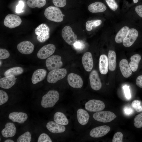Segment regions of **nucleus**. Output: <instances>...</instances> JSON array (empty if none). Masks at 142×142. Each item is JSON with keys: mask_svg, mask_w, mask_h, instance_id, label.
<instances>
[{"mask_svg": "<svg viewBox=\"0 0 142 142\" xmlns=\"http://www.w3.org/2000/svg\"><path fill=\"white\" fill-rule=\"evenodd\" d=\"M132 108L138 112L142 111V106L141 105V102L138 100H135L131 103Z\"/></svg>", "mask_w": 142, "mask_h": 142, "instance_id": "obj_36", "label": "nucleus"}, {"mask_svg": "<svg viewBox=\"0 0 142 142\" xmlns=\"http://www.w3.org/2000/svg\"><path fill=\"white\" fill-rule=\"evenodd\" d=\"M129 29V28L126 26L122 27L117 33L115 36V42L118 43L123 42V39L125 37Z\"/></svg>", "mask_w": 142, "mask_h": 142, "instance_id": "obj_29", "label": "nucleus"}, {"mask_svg": "<svg viewBox=\"0 0 142 142\" xmlns=\"http://www.w3.org/2000/svg\"><path fill=\"white\" fill-rule=\"evenodd\" d=\"M47 73V71L44 69H38L35 70L33 73L31 78L33 84H36L43 80Z\"/></svg>", "mask_w": 142, "mask_h": 142, "instance_id": "obj_23", "label": "nucleus"}, {"mask_svg": "<svg viewBox=\"0 0 142 142\" xmlns=\"http://www.w3.org/2000/svg\"><path fill=\"white\" fill-rule=\"evenodd\" d=\"M17 78L14 75H9L0 79V87L5 89H8L14 85Z\"/></svg>", "mask_w": 142, "mask_h": 142, "instance_id": "obj_17", "label": "nucleus"}, {"mask_svg": "<svg viewBox=\"0 0 142 142\" xmlns=\"http://www.w3.org/2000/svg\"><path fill=\"white\" fill-rule=\"evenodd\" d=\"M56 48L54 45L49 44L43 46L38 52L37 55L41 59H45L49 57L55 52Z\"/></svg>", "mask_w": 142, "mask_h": 142, "instance_id": "obj_10", "label": "nucleus"}, {"mask_svg": "<svg viewBox=\"0 0 142 142\" xmlns=\"http://www.w3.org/2000/svg\"><path fill=\"white\" fill-rule=\"evenodd\" d=\"M134 125L137 128L142 127V113L136 115L134 118Z\"/></svg>", "mask_w": 142, "mask_h": 142, "instance_id": "obj_34", "label": "nucleus"}, {"mask_svg": "<svg viewBox=\"0 0 142 142\" xmlns=\"http://www.w3.org/2000/svg\"><path fill=\"white\" fill-rule=\"evenodd\" d=\"M102 23L100 20L95 19L89 20L86 23V28L88 31H91L93 27H96L100 26Z\"/></svg>", "mask_w": 142, "mask_h": 142, "instance_id": "obj_32", "label": "nucleus"}, {"mask_svg": "<svg viewBox=\"0 0 142 142\" xmlns=\"http://www.w3.org/2000/svg\"><path fill=\"white\" fill-rule=\"evenodd\" d=\"M44 15L48 19L57 22L62 21L64 16L59 8L57 7L52 6H49L46 9Z\"/></svg>", "mask_w": 142, "mask_h": 142, "instance_id": "obj_2", "label": "nucleus"}, {"mask_svg": "<svg viewBox=\"0 0 142 142\" xmlns=\"http://www.w3.org/2000/svg\"><path fill=\"white\" fill-rule=\"evenodd\" d=\"M126 98L128 99L131 98V95L129 86L127 85H124L123 88Z\"/></svg>", "mask_w": 142, "mask_h": 142, "instance_id": "obj_44", "label": "nucleus"}, {"mask_svg": "<svg viewBox=\"0 0 142 142\" xmlns=\"http://www.w3.org/2000/svg\"><path fill=\"white\" fill-rule=\"evenodd\" d=\"M89 79L91 88L95 90H98L102 87V84L97 71L93 70L90 73Z\"/></svg>", "mask_w": 142, "mask_h": 142, "instance_id": "obj_12", "label": "nucleus"}, {"mask_svg": "<svg viewBox=\"0 0 142 142\" xmlns=\"http://www.w3.org/2000/svg\"><path fill=\"white\" fill-rule=\"evenodd\" d=\"M124 113L126 115H130L132 114L134 112L133 110L130 107L125 106L123 109Z\"/></svg>", "mask_w": 142, "mask_h": 142, "instance_id": "obj_45", "label": "nucleus"}, {"mask_svg": "<svg viewBox=\"0 0 142 142\" xmlns=\"http://www.w3.org/2000/svg\"><path fill=\"white\" fill-rule=\"evenodd\" d=\"M46 127L49 131L53 133H62L64 132L66 129L64 125L59 124L53 121L48 122Z\"/></svg>", "mask_w": 142, "mask_h": 142, "instance_id": "obj_18", "label": "nucleus"}, {"mask_svg": "<svg viewBox=\"0 0 142 142\" xmlns=\"http://www.w3.org/2000/svg\"><path fill=\"white\" fill-rule=\"evenodd\" d=\"M45 64L49 71L60 68L63 65L61 57L58 55H53L49 57L46 60Z\"/></svg>", "mask_w": 142, "mask_h": 142, "instance_id": "obj_7", "label": "nucleus"}, {"mask_svg": "<svg viewBox=\"0 0 142 142\" xmlns=\"http://www.w3.org/2000/svg\"><path fill=\"white\" fill-rule=\"evenodd\" d=\"M77 117L79 123L82 125H85L88 123L90 116L86 110L80 108L77 110Z\"/></svg>", "mask_w": 142, "mask_h": 142, "instance_id": "obj_24", "label": "nucleus"}, {"mask_svg": "<svg viewBox=\"0 0 142 142\" xmlns=\"http://www.w3.org/2000/svg\"><path fill=\"white\" fill-rule=\"evenodd\" d=\"M110 130L109 126L104 125L99 126L92 129L90 131V136L94 138L102 137L107 134Z\"/></svg>", "mask_w": 142, "mask_h": 142, "instance_id": "obj_14", "label": "nucleus"}, {"mask_svg": "<svg viewBox=\"0 0 142 142\" xmlns=\"http://www.w3.org/2000/svg\"><path fill=\"white\" fill-rule=\"evenodd\" d=\"M4 142H14V141L13 140H10V139H7L5 140L4 141Z\"/></svg>", "mask_w": 142, "mask_h": 142, "instance_id": "obj_48", "label": "nucleus"}, {"mask_svg": "<svg viewBox=\"0 0 142 142\" xmlns=\"http://www.w3.org/2000/svg\"><path fill=\"white\" fill-rule=\"evenodd\" d=\"M62 36L65 41L68 44L73 45L77 40V35L69 26L64 27L62 31Z\"/></svg>", "mask_w": 142, "mask_h": 142, "instance_id": "obj_6", "label": "nucleus"}, {"mask_svg": "<svg viewBox=\"0 0 142 142\" xmlns=\"http://www.w3.org/2000/svg\"><path fill=\"white\" fill-rule=\"evenodd\" d=\"M106 9V6L103 3L99 2L92 3L88 7L89 11L93 13L103 12Z\"/></svg>", "mask_w": 142, "mask_h": 142, "instance_id": "obj_25", "label": "nucleus"}, {"mask_svg": "<svg viewBox=\"0 0 142 142\" xmlns=\"http://www.w3.org/2000/svg\"><path fill=\"white\" fill-rule=\"evenodd\" d=\"M99 67L100 73L105 75L108 72L109 64L108 58L105 54L101 55L99 58Z\"/></svg>", "mask_w": 142, "mask_h": 142, "instance_id": "obj_22", "label": "nucleus"}, {"mask_svg": "<svg viewBox=\"0 0 142 142\" xmlns=\"http://www.w3.org/2000/svg\"><path fill=\"white\" fill-rule=\"evenodd\" d=\"M5 126V128L1 131L2 136L5 138L14 136L16 132L15 125L12 123H7Z\"/></svg>", "mask_w": 142, "mask_h": 142, "instance_id": "obj_20", "label": "nucleus"}, {"mask_svg": "<svg viewBox=\"0 0 142 142\" xmlns=\"http://www.w3.org/2000/svg\"><path fill=\"white\" fill-rule=\"evenodd\" d=\"M59 98V94L57 91L49 90L42 97L41 105L44 108L52 107L58 101Z\"/></svg>", "mask_w": 142, "mask_h": 142, "instance_id": "obj_1", "label": "nucleus"}, {"mask_svg": "<svg viewBox=\"0 0 142 142\" xmlns=\"http://www.w3.org/2000/svg\"><path fill=\"white\" fill-rule=\"evenodd\" d=\"M10 56L9 52L6 49L0 48V59H5L8 58Z\"/></svg>", "mask_w": 142, "mask_h": 142, "instance_id": "obj_41", "label": "nucleus"}, {"mask_svg": "<svg viewBox=\"0 0 142 142\" xmlns=\"http://www.w3.org/2000/svg\"><path fill=\"white\" fill-rule=\"evenodd\" d=\"M67 79L69 84L73 88H80L83 85L82 78L80 76L76 74L70 73L68 76Z\"/></svg>", "mask_w": 142, "mask_h": 142, "instance_id": "obj_13", "label": "nucleus"}, {"mask_svg": "<svg viewBox=\"0 0 142 142\" xmlns=\"http://www.w3.org/2000/svg\"><path fill=\"white\" fill-rule=\"evenodd\" d=\"M73 45L75 50L79 51L83 50L85 47V44L84 42L81 40H77Z\"/></svg>", "mask_w": 142, "mask_h": 142, "instance_id": "obj_35", "label": "nucleus"}, {"mask_svg": "<svg viewBox=\"0 0 142 142\" xmlns=\"http://www.w3.org/2000/svg\"><path fill=\"white\" fill-rule=\"evenodd\" d=\"M116 116L113 112L109 111H99L93 115V117L96 120L102 123L109 122L114 120Z\"/></svg>", "mask_w": 142, "mask_h": 142, "instance_id": "obj_5", "label": "nucleus"}, {"mask_svg": "<svg viewBox=\"0 0 142 142\" xmlns=\"http://www.w3.org/2000/svg\"><path fill=\"white\" fill-rule=\"evenodd\" d=\"M67 71L65 68H59L50 71L47 78L48 82L55 83L58 81L64 78L66 75Z\"/></svg>", "mask_w": 142, "mask_h": 142, "instance_id": "obj_4", "label": "nucleus"}, {"mask_svg": "<svg viewBox=\"0 0 142 142\" xmlns=\"http://www.w3.org/2000/svg\"><path fill=\"white\" fill-rule=\"evenodd\" d=\"M24 6V2L22 1H19L18 4L16 7V12L17 13L22 12Z\"/></svg>", "mask_w": 142, "mask_h": 142, "instance_id": "obj_43", "label": "nucleus"}, {"mask_svg": "<svg viewBox=\"0 0 142 142\" xmlns=\"http://www.w3.org/2000/svg\"><path fill=\"white\" fill-rule=\"evenodd\" d=\"M138 36V32L136 29L134 28L129 29L123 41V45L126 47L131 46L136 40Z\"/></svg>", "mask_w": 142, "mask_h": 142, "instance_id": "obj_11", "label": "nucleus"}, {"mask_svg": "<svg viewBox=\"0 0 142 142\" xmlns=\"http://www.w3.org/2000/svg\"><path fill=\"white\" fill-rule=\"evenodd\" d=\"M46 3V0H28L27 2L28 6L32 8L42 7L45 5Z\"/></svg>", "mask_w": 142, "mask_h": 142, "instance_id": "obj_31", "label": "nucleus"}, {"mask_svg": "<svg viewBox=\"0 0 142 142\" xmlns=\"http://www.w3.org/2000/svg\"><path fill=\"white\" fill-rule=\"evenodd\" d=\"M141 59V55L138 54H135L131 56L130 58L131 61L129 64L132 72H135L137 70Z\"/></svg>", "mask_w": 142, "mask_h": 142, "instance_id": "obj_28", "label": "nucleus"}, {"mask_svg": "<svg viewBox=\"0 0 142 142\" xmlns=\"http://www.w3.org/2000/svg\"><path fill=\"white\" fill-rule=\"evenodd\" d=\"M108 59L109 69L110 71H114L116 69V55L114 51L113 50L109 51Z\"/></svg>", "mask_w": 142, "mask_h": 142, "instance_id": "obj_26", "label": "nucleus"}, {"mask_svg": "<svg viewBox=\"0 0 142 142\" xmlns=\"http://www.w3.org/2000/svg\"><path fill=\"white\" fill-rule=\"evenodd\" d=\"M135 10L138 14L142 18V5L137 6L135 8Z\"/></svg>", "mask_w": 142, "mask_h": 142, "instance_id": "obj_46", "label": "nucleus"}, {"mask_svg": "<svg viewBox=\"0 0 142 142\" xmlns=\"http://www.w3.org/2000/svg\"><path fill=\"white\" fill-rule=\"evenodd\" d=\"M119 66L121 73L124 77L128 78L131 76L132 73V71L126 59L121 60L119 62Z\"/></svg>", "mask_w": 142, "mask_h": 142, "instance_id": "obj_19", "label": "nucleus"}, {"mask_svg": "<svg viewBox=\"0 0 142 142\" xmlns=\"http://www.w3.org/2000/svg\"><path fill=\"white\" fill-rule=\"evenodd\" d=\"M53 2L57 7H62L66 5V0H53Z\"/></svg>", "mask_w": 142, "mask_h": 142, "instance_id": "obj_42", "label": "nucleus"}, {"mask_svg": "<svg viewBox=\"0 0 142 142\" xmlns=\"http://www.w3.org/2000/svg\"><path fill=\"white\" fill-rule=\"evenodd\" d=\"M136 85L139 87L142 88V75L138 76L136 80Z\"/></svg>", "mask_w": 142, "mask_h": 142, "instance_id": "obj_47", "label": "nucleus"}, {"mask_svg": "<svg viewBox=\"0 0 142 142\" xmlns=\"http://www.w3.org/2000/svg\"><path fill=\"white\" fill-rule=\"evenodd\" d=\"M22 22V20L19 16L10 14L7 15L5 17L4 24L5 26L11 29L19 26Z\"/></svg>", "mask_w": 142, "mask_h": 142, "instance_id": "obj_9", "label": "nucleus"}, {"mask_svg": "<svg viewBox=\"0 0 142 142\" xmlns=\"http://www.w3.org/2000/svg\"><path fill=\"white\" fill-rule=\"evenodd\" d=\"M104 103L102 101L96 100H90L85 104V108L88 111L97 112L103 110L105 108Z\"/></svg>", "mask_w": 142, "mask_h": 142, "instance_id": "obj_8", "label": "nucleus"}, {"mask_svg": "<svg viewBox=\"0 0 142 142\" xmlns=\"http://www.w3.org/2000/svg\"><path fill=\"white\" fill-rule=\"evenodd\" d=\"M38 142H52V141L49 136L45 133L41 134L38 137Z\"/></svg>", "mask_w": 142, "mask_h": 142, "instance_id": "obj_38", "label": "nucleus"}, {"mask_svg": "<svg viewBox=\"0 0 142 142\" xmlns=\"http://www.w3.org/2000/svg\"><path fill=\"white\" fill-rule=\"evenodd\" d=\"M17 48L18 51L21 53L28 54L33 51L34 46L30 41H22L17 45Z\"/></svg>", "mask_w": 142, "mask_h": 142, "instance_id": "obj_15", "label": "nucleus"}, {"mask_svg": "<svg viewBox=\"0 0 142 142\" xmlns=\"http://www.w3.org/2000/svg\"><path fill=\"white\" fill-rule=\"evenodd\" d=\"M9 118L14 122L22 124L27 120L28 116L26 114L24 113L14 112L9 114Z\"/></svg>", "mask_w": 142, "mask_h": 142, "instance_id": "obj_21", "label": "nucleus"}, {"mask_svg": "<svg viewBox=\"0 0 142 142\" xmlns=\"http://www.w3.org/2000/svg\"><path fill=\"white\" fill-rule=\"evenodd\" d=\"M82 62L86 71L89 72L92 70L93 66V61L91 53L87 52L83 54L82 58Z\"/></svg>", "mask_w": 142, "mask_h": 142, "instance_id": "obj_16", "label": "nucleus"}, {"mask_svg": "<svg viewBox=\"0 0 142 142\" xmlns=\"http://www.w3.org/2000/svg\"><path fill=\"white\" fill-rule=\"evenodd\" d=\"M23 72L24 69L22 67H16L12 68L6 71L4 75L5 76L11 75L16 76L21 74Z\"/></svg>", "mask_w": 142, "mask_h": 142, "instance_id": "obj_30", "label": "nucleus"}, {"mask_svg": "<svg viewBox=\"0 0 142 142\" xmlns=\"http://www.w3.org/2000/svg\"><path fill=\"white\" fill-rule=\"evenodd\" d=\"M50 29L45 24H41L35 29L37 39L40 42L43 43L47 40L49 37Z\"/></svg>", "mask_w": 142, "mask_h": 142, "instance_id": "obj_3", "label": "nucleus"}, {"mask_svg": "<svg viewBox=\"0 0 142 142\" xmlns=\"http://www.w3.org/2000/svg\"><path fill=\"white\" fill-rule=\"evenodd\" d=\"M106 2L109 7L112 10L115 11L118 8V5L115 0H105Z\"/></svg>", "mask_w": 142, "mask_h": 142, "instance_id": "obj_39", "label": "nucleus"}, {"mask_svg": "<svg viewBox=\"0 0 142 142\" xmlns=\"http://www.w3.org/2000/svg\"><path fill=\"white\" fill-rule=\"evenodd\" d=\"M8 99L7 94L4 91L0 90V105H1L6 102Z\"/></svg>", "mask_w": 142, "mask_h": 142, "instance_id": "obj_37", "label": "nucleus"}, {"mask_svg": "<svg viewBox=\"0 0 142 142\" xmlns=\"http://www.w3.org/2000/svg\"><path fill=\"white\" fill-rule=\"evenodd\" d=\"M138 0H133V2L134 3H137L138 2Z\"/></svg>", "mask_w": 142, "mask_h": 142, "instance_id": "obj_49", "label": "nucleus"}, {"mask_svg": "<svg viewBox=\"0 0 142 142\" xmlns=\"http://www.w3.org/2000/svg\"><path fill=\"white\" fill-rule=\"evenodd\" d=\"M54 121L57 124L66 125L69 123V121L66 116L62 112H57L54 116Z\"/></svg>", "mask_w": 142, "mask_h": 142, "instance_id": "obj_27", "label": "nucleus"}, {"mask_svg": "<svg viewBox=\"0 0 142 142\" xmlns=\"http://www.w3.org/2000/svg\"><path fill=\"white\" fill-rule=\"evenodd\" d=\"M123 135L122 133L118 132L114 135L112 140V142H122Z\"/></svg>", "mask_w": 142, "mask_h": 142, "instance_id": "obj_40", "label": "nucleus"}, {"mask_svg": "<svg viewBox=\"0 0 142 142\" xmlns=\"http://www.w3.org/2000/svg\"><path fill=\"white\" fill-rule=\"evenodd\" d=\"M31 136L30 133L27 131L20 136L18 138L17 142H30Z\"/></svg>", "mask_w": 142, "mask_h": 142, "instance_id": "obj_33", "label": "nucleus"}]
</instances>
